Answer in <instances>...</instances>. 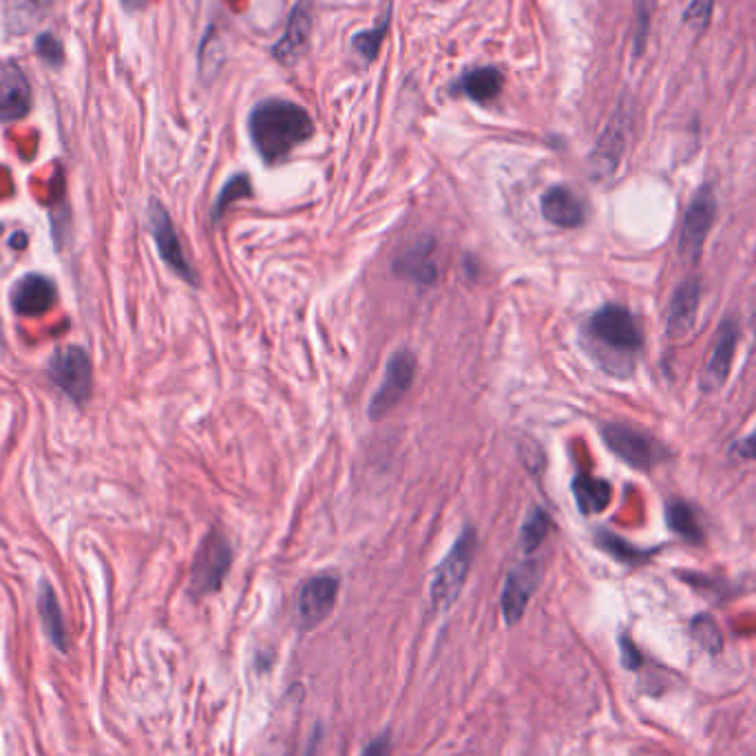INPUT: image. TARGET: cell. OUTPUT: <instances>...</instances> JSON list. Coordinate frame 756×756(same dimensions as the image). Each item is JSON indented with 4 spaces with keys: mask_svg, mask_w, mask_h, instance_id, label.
Instances as JSON below:
<instances>
[{
    "mask_svg": "<svg viewBox=\"0 0 756 756\" xmlns=\"http://www.w3.org/2000/svg\"><path fill=\"white\" fill-rule=\"evenodd\" d=\"M149 228L155 239V246L157 250H160V257L164 259V264L171 268L175 275H180L184 281L197 286L195 268L191 266V261L186 259L182 241L180 237H177V230L173 226V219L171 215H168V210L157 202V199H153V202L149 204Z\"/></svg>",
    "mask_w": 756,
    "mask_h": 756,
    "instance_id": "obj_9",
    "label": "cell"
},
{
    "mask_svg": "<svg viewBox=\"0 0 756 756\" xmlns=\"http://www.w3.org/2000/svg\"><path fill=\"white\" fill-rule=\"evenodd\" d=\"M732 451H734V456H739L741 460H756V429H752L748 436L737 440Z\"/></svg>",
    "mask_w": 756,
    "mask_h": 756,
    "instance_id": "obj_33",
    "label": "cell"
},
{
    "mask_svg": "<svg viewBox=\"0 0 756 756\" xmlns=\"http://www.w3.org/2000/svg\"><path fill=\"white\" fill-rule=\"evenodd\" d=\"M754 330H756V314H754Z\"/></svg>",
    "mask_w": 756,
    "mask_h": 756,
    "instance_id": "obj_36",
    "label": "cell"
},
{
    "mask_svg": "<svg viewBox=\"0 0 756 756\" xmlns=\"http://www.w3.org/2000/svg\"><path fill=\"white\" fill-rule=\"evenodd\" d=\"M432 250H434V241L432 244L427 241V244L414 246L412 250H407L405 255L398 257V261H394V270L401 277H407L416 283H434L436 266H434Z\"/></svg>",
    "mask_w": 756,
    "mask_h": 756,
    "instance_id": "obj_21",
    "label": "cell"
},
{
    "mask_svg": "<svg viewBox=\"0 0 756 756\" xmlns=\"http://www.w3.org/2000/svg\"><path fill=\"white\" fill-rule=\"evenodd\" d=\"M690 633H692V639L706 650V653L710 655H719L723 650V633L719 624L714 622V619L710 615H697L695 619L690 622Z\"/></svg>",
    "mask_w": 756,
    "mask_h": 756,
    "instance_id": "obj_26",
    "label": "cell"
},
{
    "mask_svg": "<svg viewBox=\"0 0 756 756\" xmlns=\"http://www.w3.org/2000/svg\"><path fill=\"white\" fill-rule=\"evenodd\" d=\"M540 584V569L535 562H522L507 575L502 588V615L509 626L518 624L531 602L535 588Z\"/></svg>",
    "mask_w": 756,
    "mask_h": 756,
    "instance_id": "obj_13",
    "label": "cell"
},
{
    "mask_svg": "<svg viewBox=\"0 0 756 756\" xmlns=\"http://www.w3.org/2000/svg\"><path fill=\"white\" fill-rule=\"evenodd\" d=\"M714 0H690V5L684 14V20L695 29H706L710 25Z\"/></svg>",
    "mask_w": 756,
    "mask_h": 756,
    "instance_id": "obj_31",
    "label": "cell"
},
{
    "mask_svg": "<svg viewBox=\"0 0 756 756\" xmlns=\"http://www.w3.org/2000/svg\"><path fill=\"white\" fill-rule=\"evenodd\" d=\"M31 111V84L16 62L0 65V122H18Z\"/></svg>",
    "mask_w": 756,
    "mask_h": 756,
    "instance_id": "obj_15",
    "label": "cell"
},
{
    "mask_svg": "<svg viewBox=\"0 0 756 756\" xmlns=\"http://www.w3.org/2000/svg\"><path fill=\"white\" fill-rule=\"evenodd\" d=\"M387 25H390V20H383L381 25L370 29V31H363V34H356L352 45L354 49L359 51V56L365 60V62H374L378 58V49H381V42L385 40V31H387Z\"/></svg>",
    "mask_w": 756,
    "mask_h": 756,
    "instance_id": "obj_29",
    "label": "cell"
},
{
    "mask_svg": "<svg viewBox=\"0 0 756 756\" xmlns=\"http://www.w3.org/2000/svg\"><path fill=\"white\" fill-rule=\"evenodd\" d=\"M619 650H622V664L628 670H637L642 666V653H639L635 642H630V637L622 635V639H619Z\"/></svg>",
    "mask_w": 756,
    "mask_h": 756,
    "instance_id": "obj_32",
    "label": "cell"
},
{
    "mask_svg": "<svg viewBox=\"0 0 756 756\" xmlns=\"http://www.w3.org/2000/svg\"><path fill=\"white\" fill-rule=\"evenodd\" d=\"M476 546V531L471 527L462 529L458 540L445 555V560L438 564L432 584H429V600H432V606L436 611H449V608L456 604L462 588H465L471 564H474Z\"/></svg>",
    "mask_w": 756,
    "mask_h": 756,
    "instance_id": "obj_2",
    "label": "cell"
},
{
    "mask_svg": "<svg viewBox=\"0 0 756 756\" xmlns=\"http://www.w3.org/2000/svg\"><path fill=\"white\" fill-rule=\"evenodd\" d=\"M630 135V109L626 104H619L615 109L611 122L606 124L600 140H597L595 151L591 155V166L595 177H611L619 162H622L626 144Z\"/></svg>",
    "mask_w": 756,
    "mask_h": 756,
    "instance_id": "obj_12",
    "label": "cell"
},
{
    "mask_svg": "<svg viewBox=\"0 0 756 756\" xmlns=\"http://www.w3.org/2000/svg\"><path fill=\"white\" fill-rule=\"evenodd\" d=\"M36 54L47 62V65H62L65 62V49H62L60 40L51 34H42L36 38Z\"/></svg>",
    "mask_w": 756,
    "mask_h": 756,
    "instance_id": "obj_30",
    "label": "cell"
},
{
    "mask_svg": "<svg viewBox=\"0 0 756 756\" xmlns=\"http://www.w3.org/2000/svg\"><path fill=\"white\" fill-rule=\"evenodd\" d=\"M250 195H252V186H250L248 175H235L233 180H228L226 186L222 188V193H219L215 208H213L215 222L226 213L228 206H233L235 202H239V199L250 197Z\"/></svg>",
    "mask_w": 756,
    "mask_h": 756,
    "instance_id": "obj_27",
    "label": "cell"
},
{
    "mask_svg": "<svg viewBox=\"0 0 756 756\" xmlns=\"http://www.w3.org/2000/svg\"><path fill=\"white\" fill-rule=\"evenodd\" d=\"M392 754V739L390 734H381V737L372 739V743L361 752V756H390Z\"/></svg>",
    "mask_w": 756,
    "mask_h": 756,
    "instance_id": "obj_34",
    "label": "cell"
},
{
    "mask_svg": "<svg viewBox=\"0 0 756 756\" xmlns=\"http://www.w3.org/2000/svg\"><path fill=\"white\" fill-rule=\"evenodd\" d=\"M602 440L619 460H624L633 469L646 471L659 460L655 438L633 425L608 423L602 427Z\"/></svg>",
    "mask_w": 756,
    "mask_h": 756,
    "instance_id": "obj_7",
    "label": "cell"
},
{
    "mask_svg": "<svg viewBox=\"0 0 756 756\" xmlns=\"http://www.w3.org/2000/svg\"><path fill=\"white\" fill-rule=\"evenodd\" d=\"M714 222H717V197L710 186H701L692 197L679 233V252L688 264L697 266L701 261Z\"/></svg>",
    "mask_w": 756,
    "mask_h": 756,
    "instance_id": "obj_5",
    "label": "cell"
},
{
    "mask_svg": "<svg viewBox=\"0 0 756 756\" xmlns=\"http://www.w3.org/2000/svg\"><path fill=\"white\" fill-rule=\"evenodd\" d=\"M666 520H668L670 531L677 533L679 538H684L686 542L701 544L703 540H706V531H703L695 509H692L688 502L684 500L668 502Z\"/></svg>",
    "mask_w": 756,
    "mask_h": 756,
    "instance_id": "obj_22",
    "label": "cell"
},
{
    "mask_svg": "<svg viewBox=\"0 0 756 756\" xmlns=\"http://www.w3.org/2000/svg\"><path fill=\"white\" fill-rule=\"evenodd\" d=\"M339 586V577L330 573L314 575L301 586L297 597V624L301 630H314L330 617L339 597Z\"/></svg>",
    "mask_w": 756,
    "mask_h": 756,
    "instance_id": "obj_10",
    "label": "cell"
},
{
    "mask_svg": "<svg viewBox=\"0 0 756 756\" xmlns=\"http://www.w3.org/2000/svg\"><path fill=\"white\" fill-rule=\"evenodd\" d=\"M553 529L551 524V518L549 513H546L544 509L535 507L527 520H524L522 529H520V544H522V551L524 553H533L538 551L542 542L546 540V535H549V531Z\"/></svg>",
    "mask_w": 756,
    "mask_h": 756,
    "instance_id": "obj_25",
    "label": "cell"
},
{
    "mask_svg": "<svg viewBox=\"0 0 756 756\" xmlns=\"http://www.w3.org/2000/svg\"><path fill=\"white\" fill-rule=\"evenodd\" d=\"M657 0H635V27H633V49L635 56H642L646 49L650 23H653Z\"/></svg>",
    "mask_w": 756,
    "mask_h": 756,
    "instance_id": "obj_28",
    "label": "cell"
},
{
    "mask_svg": "<svg viewBox=\"0 0 756 756\" xmlns=\"http://www.w3.org/2000/svg\"><path fill=\"white\" fill-rule=\"evenodd\" d=\"M233 564V546L224 533L210 531L195 555L191 569V595L206 597L222 588L226 575Z\"/></svg>",
    "mask_w": 756,
    "mask_h": 756,
    "instance_id": "obj_4",
    "label": "cell"
},
{
    "mask_svg": "<svg viewBox=\"0 0 756 756\" xmlns=\"http://www.w3.org/2000/svg\"><path fill=\"white\" fill-rule=\"evenodd\" d=\"M460 89L474 102H489L498 98L502 89V73L493 67H480L465 73L460 80Z\"/></svg>",
    "mask_w": 756,
    "mask_h": 756,
    "instance_id": "obj_23",
    "label": "cell"
},
{
    "mask_svg": "<svg viewBox=\"0 0 756 756\" xmlns=\"http://www.w3.org/2000/svg\"><path fill=\"white\" fill-rule=\"evenodd\" d=\"M56 303V288L47 277L29 272L12 288V308L20 317H42Z\"/></svg>",
    "mask_w": 756,
    "mask_h": 756,
    "instance_id": "obj_16",
    "label": "cell"
},
{
    "mask_svg": "<svg viewBox=\"0 0 756 756\" xmlns=\"http://www.w3.org/2000/svg\"><path fill=\"white\" fill-rule=\"evenodd\" d=\"M38 613L42 619V626H45L47 635L51 639V644H54L60 653H67L69 635H67L65 617H62V608L56 597V591L47 582H42L38 588Z\"/></svg>",
    "mask_w": 756,
    "mask_h": 756,
    "instance_id": "obj_20",
    "label": "cell"
},
{
    "mask_svg": "<svg viewBox=\"0 0 756 756\" xmlns=\"http://www.w3.org/2000/svg\"><path fill=\"white\" fill-rule=\"evenodd\" d=\"M49 376L73 403H84L91 396L93 367L89 354L78 345H65L49 359Z\"/></svg>",
    "mask_w": 756,
    "mask_h": 756,
    "instance_id": "obj_6",
    "label": "cell"
},
{
    "mask_svg": "<svg viewBox=\"0 0 756 756\" xmlns=\"http://www.w3.org/2000/svg\"><path fill=\"white\" fill-rule=\"evenodd\" d=\"M120 3L126 9V12H140V9H144L149 0H120Z\"/></svg>",
    "mask_w": 756,
    "mask_h": 756,
    "instance_id": "obj_35",
    "label": "cell"
},
{
    "mask_svg": "<svg viewBox=\"0 0 756 756\" xmlns=\"http://www.w3.org/2000/svg\"><path fill=\"white\" fill-rule=\"evenodd\" d=\"M310 34H312V12L306 0H301V3L294 5L288 27H286V34H283V38L277 42L275 49H272V54H275V58L281 62V65H288V67L294 65V62H297L308 51Z\"/></svg>",
    "mask_w": 756,
    "mask_h": 756,
    "instance_id": "obj_17",
    "label": "cell"
},
{
    "mask_svg": "<svg viewBox=\"0 0 756 756\" xmlns=\"http://www.w3.org/2000/svg\"><path fill=\"white\" fill-rule=\"evenodd\" d=\"M701 306V283L699 279H686L675 288L668 303L666 334L670 341H684L697 323Z\"/></svg>",
    "mask_w": 756,
    "mask_h": 756,
    "instance_id": "obj_14",
    "label": "cell"
},
{
    "mask_svg": "<svg viewBox=\"0 0 756 756\" xmlns=\"http://www.w3.org/2000/svg\"><path fill=\"white\" fill-rule=\"evenodd\" d=\"M573 496L577 502V509H580L584 516H595V513H602L608 504L613 500V487L608 480L595 478L586 471H580L573 478Z\"/></svg>",
    "mask_w": 756,
    "mask_h": 756,
    "instance_id": "obj_19",
    "label": "cell"
},
{
    "mask_svg": "<svg viewBox=\"0 0 756 756\" xmlns=\"http://www.w3.org/2000/svg\"><path fill=\"white\" fill-rule=\"evenodd\" d=\"M250 138L266 164H279L314 135L310 113L294 102L266 100L257 104L248 120Z\"/></svg>",
    "mask_w": 756,
    "mask_h": 756,
    "instance_id": "obj_1",
    "label": "cell"
},
{
    "mask_svg": "<svg viewBox=\"0 0 756 756\" xmlns=\"http://www.w3.org/2000/svg\"><path fill=\"white\" fill-rule=\"evenodd\" d=\"M739 334V323L734 319H726L721 323L717 339H714L708 356V363L703 367L701 374V390L706 394H719L723 390V385L728 383L734 356H737L739 348Z\"/></svg>",
    "mask_w": 756,
    "mask_h": 756,
    "instance_id": "obj_11",
    "label": "cell"
},
{
    "mask_svg": "<svg viewBox=\"0 0 756 756\" xmlns=\"http://www.w3.org/2000/svg\"><path fill=\"white\" fill-rule=\"evenodd\" d=\"M586 334L595 345L613 354H635L642 348L644 336L633 317V312L617 303L602 306L586 323Z\"/></svg>",
    "mask_w": 756,
    "mask_h": 756,
    "instance_id": "obj_3",
    "label": "cell"
},
{
    "mask_svg": "<svg viewBox=\"0 0 756 756\" xmlns=\"http://www.w3.org/2000/svg\"><path fill=\"white\" fill-rule=\"evenodd\" d=\"M542 217L558 228H577L586 222V206L571 188L553 186L540 199Z\"/></svg>",
    "mask_w": 756,
    "mask_h": 756,
    "instance_id": "obj_18",
    "label": "cell"
},
{
    "mask_svg": "<svg viewBox=\"0 0 756 756\" xmlns=\"http://www.w3.org/2000/svg\"><path fill=\"white\" fill-rule=\"evenodd\" d=\"M597 546H600V549H604L617 562H624V564H630V566L644 564V562L650 560V555H653L650 551L637 549V546H633V544L622 540V538H617V535L608 533V531L597 533Z\"/></svg>",
    "mask_w": 756,
    "mask_h": 756,
    "instance_id": "obj_24",
    "label": "cell"
},
{
    "mask_svg": "<svg viewBox=\"0 0 756 756\" xmlns=\"http://www.w3.org/2000/svg\"><path fill=\"white\" fill-rule=\"evenodd\" d=\"M416 367H418L416 356L409 350H401L392 356L390 363H387L383 383L372 396V403H370L372 420L385 418L398 403L403 401V396L409 392V387H412L414 383Z\"/></svg>",
    "mask_w": 756,
    "mask_h": 756,
    "instance_id": "obj_8",
    "label": "cell"
}]
</instances>
